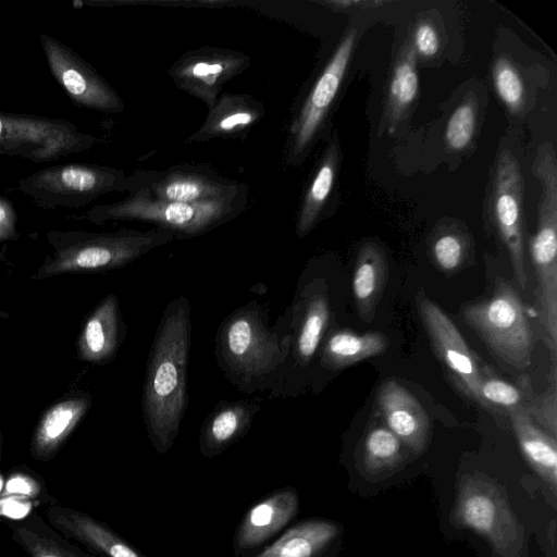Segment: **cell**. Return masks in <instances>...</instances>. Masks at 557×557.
Instances as JSON below:
<instances>
[{"label": "cell", "mask_w": 557, "mask_h": 557, "mask_svg": "<svg viewBox=\"0 0 557 557\" xmlns=\"http://www.w3.org/2000/svg\"><path fill=\"white\" fill-rule=\"evenodd\" d=\"M190 307L184 296L166 306L151 344L141 409L151 444L159 454L172 446L188 405L187 368Z\"/></svg>", "instance_id": "1"}, {"label": "cell", "mask_w": 557, "mask_h": 557, "mask_svg": "<svg viewBox=\"0 0 557 557\" xmlns=\"http://www.w3.org/2000/svg\"><path fill=\"white\" fill-rule=\"evenodd\" d=\"M290 350L287 327H270L267 310L251 301L221 323L215 356L228 380L243 393L277 391Z\"/></svg>", "instance_id": "2"}, {"label": "cell", "mask_w": 557, "mask_h": 557, "mask_svg": "<svg viewBox=\"0 0 557 557\" xmlns=\"http://www.w3.org/2000/svg\"><path fill=\"white\" fill-rule=\"evenodd\" d=\"M174 238L173 233L160 227L103 233L53 230L47 233L53 253L45 259L34 277L121 268Z\"/></svg>", "instance_id": "3"}, {"label": "cell", "mask_w": 557, "mask_h": 557, "mask_svg": "<svg viewBox=\"0 0 557 557\" xmlns=\"http://www.w3.org/2000/svg\"><path fill=\"white\" fill-rule=\"evenodd\" d=\"M117 201L92 207L86 219L96 225L110 221L147 222L170 231L175 238L203 235L240 215L247 207L249 193L235 198L183 203L159 200L145 189H135Z\"/></svg>", "instance_id": "4"}, {"label": "cell", "mask_w": 557, "mask_h": 557, "mask_svg": "<svg viewBox=\"0 0 557 557\" xmlns=\"http://www.w3.org/2000/svg\"><path fill=\"white\" fill-rule=\"evenodd\" d=\"M451 519L484 539L496 557H524V528L505 488L482 474L459 480Z\"/></svg>", "instance_id": "5"}, {"label": "cell", "mask_w": 557, "mask_h": 557, "mask_svg": "<svg viewBox=\"0 0 557 557\" xmlns=\"http://www.w3.org/2000/svg\"><path fill=\"white\" fill-rule=\"evenodd\" d=\"M461 314L498 360L517 371L530 366L533 331L523 302L508 281L498 280L488 298L466 305Z\"/></svg>", "instance_id": "6"}, {"label": "cell", "mask_w": 557, "mask_h": 557, "mask_svg": "<svg viewBox=\"0 0 557 557\" xmlns=\"http://www.w3.org/2000/svg\"><path fill=\"white\" fill-rule=\"evenodd\" d=\"M356 39V29L348 28L311 86L294 104L283 149L285 165H301L321 138L348 70Z\"/></svg>", "instance_id": "7"}, {"label": "cell", "mask_w": 557, "mask_h": 557, "mask_svg": "<svg viewBox=\"0 0 557 557\" xmlns=\"http://www.w3.org/2000/svg\"><path fill=\"white\" fill-rule=\"evenodd\" d=\"M17 189L41 209H78L103 195L127 193V174L110 165L71 162L32 173Z\"/></svg>", "instance_id": "8"}, {"label": "cell", "mask_w": 557, "mask_h": 557, "mask_svg": "<svg viewBox=\"0 0 557 557\" xmlns=\"http://www.w3.org/2000/svg\"><path fill=\"white\" fill-rule=\"evenodd\" d=\"M98 138L73 122L0 111V156L52 162L91 149Z\"/></svg>", "instance_id": "9"}, {"label": "cell", "mask_w": 557, "mask_h": 557, "mask_svg": "<svg viewBox=\"0 0 557 557\" xmlns=\"http://www.w3.org/2000/svg\"><path fill=\"white\" fill-rule=\"evenodd\" d=\"M135 189H145L159 200L183 203L220 201L249 193L246 184L199 164L135 171L127 175V193Z\"/></svg>", "instance_id": "10"}, {"label": "cell", "mask_w": 557, "mask_h": 557, "mask_svg": "<svg viewBox=\"0 0 557 557\" xmlns=\"http://www.w3.org/2000/svg\"><path fill=\"white\" fill-rule=\"evenodd\" d=\"M524 182L515 156L504 149L498 154L492 178L488 209L497 234L510 258L518 284L527 286L524 261Z\"/></svg>", "instance_id": "11"}, {"label": "cell", "mask_w": 557, "mask_h": 557, "mask_svg": "<svg viewBox=\"0 0 557 557\" xmlns=\"http://www.w3.org/2000/svg\"><path fill=\"white\" fill-rule=\"evenodd\" d=\"M39 44L51 75L76 107L102 114L124 111L116 90L71 47L46 33Z\"/></svg>", "instance_id": "12"}, {"label": "cell", "mask_w": 557, "mask_h": 557, "mask_svg": "<svg viewBox=\"0 0 557 557\" xmlns=\"http://www.w3.org/2000/svg\"><path fill=\"white\" fill-rule=\"evenodd\" d=\"M330 319L331 304L324 280L313 278L301 285L292 305L289 356L274 396H284L295 375L310 366Z\"/></svg>", "instance_id": "13"}, {"label": "cell", "mask_w": 557, "mask_h": 557, "mask_svg": "<svg viewBox=\"0 0 557 557\" xmlns=\"http://www.w3.org/2000/svg\"><path fill=\"white\" fill-rule=\"evenodd\" d=\"M250 63V58L242 51L206 46L181 55L169 69V75L177 88L210 109L224 85L245 72Z\"/></svg>", "instance_id": "14"}, {"label": "cell", "mask_w": 557, "mask_h": 557, "mask_svg": "<svg viewBox=\"0 0 557 557\" xmlns=\"http://www.w3.org/2000/svg\"><path fill=\"white\" fill-rule=\"evenodd\" d=\"M416 306L436 356L453 374L456 385L479 403L482 371L474 354L449 317L420 289Z\"/></svg>", "instance_id": "15"}, {"label": "cell", "mask_w": 557, "mask_h": 557, "mask_svg": "<svg viewBox=\"0 0 557 557\" xmlns=\"http://www.w3.org/2000/svg\"><path fill=\"white\" fill-rule=\"evenodd\" d=\"M376 403L383 423L403 445L413 454L423 453L430 437V421L413 394L396 381L387 380L377 389Z\"/></svg>", "instance_id": "16"}, {"label": "cell", "mask_w": 557, "mask_h": 557, "mask_svg": "<svg viewBox=\"0 0 557 557\" xmlns=\"http://www.w3.org/2000/svg\"><path fill=\"white\" fill-rule=\"evenodd\" d=\"M265 114L262 102L246 94H221L200 127L185 139L186 144L218 138H245Z\"/></svg>", "instance_id": "17"}, {"label": "cell", "mask_w": 557, "mask_h": 557, "mask_svg": "<svg viewBox=\"0 0 557 557\" xmlns=\"http://www.w3.org/2000/svg\"><path fill=\"white\" fill-rule=\"evenodd\" d=\"M341 159L339 140L336 132H332L300 199L296 216L299 238L307 236L324 216L335 188Z\"/></svg>", "instance_id": "18"}, {"label": "cell", "mask_w": 557, "mask_h": 557, "mask_svg": "<svg viewBox=\"0 0 557 557\" xmlns=\"http://www.w3.org/2000/svg\"><path fill=\"white\" fill-rule=\"evenodd\" d=\"M298 495L293 488L280 490L251 507L235 537L240 552L258 547L281 531L297 513Z\"/></svg>", "instance_id": "19"}, {"label": "cell", "mask_w": 557, "mask_h": 557, "mask_svg": "<svg viewBox=\"0 0 557 557\" xmlns=\"http://www.w3.org/2000/svg\"><path fill=\"white\" fill-rule=\"evenodd\" d=\"M416 53L411 33L405 38L393 64L384 103L380 134H394L397 126L410 113L419 91Z\"/></svg>", "instance_id": "20"}, {"label": "cell", "mask_w": 557, "mask_h": 557, "mask_svg": "<svg viewBox=\"0 0 557 557\" xmlns=\"http://www.w3.org/2000/svg\"><path fill=\"white\" fill-rule=\"evenodd\" d=\"M261 398L221 401L202 424V455L212 457L220 454L245 435L261 408Z\"/></svg>", "instance_id": "21"}, {"label": "cell", "mask_w": 557, "mask_h": 557, "mask_svg": "<svg viewBox=\"0 0 557 557\" xmlns=\"http://www.w3.org/2000/svg\"><path fill=\"white\" fill-rule=\"evenodd\" d=\"M123 324L115 295L109 294L85 321L77 341L84 361L101 363L111 359L121 342Z\"/></svg>", "instance_id": "22"}, {"label": "cell", "mask_w": 557, "mask_h": 557, "mask_svg": "<svg viewBox=\"0 0 557 557\" xmlns=\"http://www.w3.org/2000/svg\"><path fill=\"white\" fill-rule=\"evenodd\" d=\"M507 413L523 457L555 496L557 487L556 438L537 426L523 406L512 408Z\"/></svg>", "instance_id": "23"}, {"label": "cell", "mask_w": 557, "mask_h": 557, "mask_svg": "<svg viewBox=\"0 0 557 557\" xmlns=\"http://www.w3.org/2000/svg\"><path fill=\"white\" fill-rule=\"evenodd\" d=\"M388 273L384 249L375 242L361 245L354 269L352 295L357 312L363 322H371L383 295Z\"/></svg>", "instance_id": "24"}, {"label": "cell", "mask_w": 557, "mask_h": 557, "mask_svg": "<svg viewBox=\"0 0 557 557\" xmlns=\"http://www.w3.org/2000/svg\"><path fill=\"white\" fill-rule=\"evenodd\" d=\"M389 341L384 333L335 330L323 341L319 363L326 370H342L385 352Z\"/></svg>", "instance_id": "25"}, {"label": "cell", "mask_w": 557, "mask_h": 557, "mask_svg": "<svg viewBox=\"0 0 557 557\" xmlns=\"http://www.w3.org/2000/svg\"><path fill=\"white\" fill-rule=\"evenodd\" d=\"M338 534L334 521L308 519L288 529L255 557H319Z\"/></svg>", "instance_id": "26"}, {"label": "cell", "mask_w": 557, "mask_h": 557, "mask_svg": "<svg viewBox=\"0 0 557 557\" xmlns=\"http://www.w3.org/2000/svg\"><path fill=\"white\" fill-rule=\"evenodd\" d=\"M90 399L76 396L51 406L41 417L33 438L36 456L47 457L70 435L87 412Z\"/></svg>", "instance_id": "27"}, {"label": "cell", "mask_w": 557, "mask_h": 557, "mask_svg": "<svg viewBox=\"0 0 557 557\" xmlns=\"http://www.w3.org/2000/svg\"><path fill=\"white\" fill-rule=\"evenodd\" d=\"M54 523L109 557H145L98 521L77 512L53 515Z\"/></svg>", "instance_id": "28"}, {"label": "cell", "mask_w": 557, "mask_h": 557, "mask_svg": "<svg viewBox=\"0 0 557 557\" xmlns=\"http://www.w3.org/2000/svg\"><path fill=\"white\" fill-rule=\"evenodd\" d=\"M404 447L384 423L372 424L360 443L361 466L372 474L391 471L403 461Z\"/></svg>", "instance_id": "29"}, {"label": "cell", "mask_w": 557, "mask_h": 557, "mask_svg": "<svg viewBox=\"0 0 557 557\" xmlns=\"http://www.w3.org/2000/svg\"><path fill=\"white\" fill-rule=\"evenodd\" d=\"M430 252L434 264L443 273H455L469 257V236L459 227L442 226L431 237Z\"/></svg>", "instance_id": "30"}, {"label": "cell", "mask_w": 557, "mask_h": 557, "mask_svg": "<svg viewBox=\"0 0 557 557\" xmlns=\"http://www.w3.org/2000/svg\"><path fill=\"white\" fill-rule=\"evenodd\" d=\"M493 83L498 98L512 114L522 110L525 91L522 78L506 57H498L492 70Z\"/></svg>", "instance_id": "31"}, {"label": "cell", "mask_w": 557, "mask_h": 557, "mask_svg": "<svg viewBox=\"0 0 557 557\" xmlns=\"http://www.w3.org/2000/svg\"><path fill=\"white\" fill-rule=\"evenodd\" d=\"M481 371L479 404L487 408H503L507 411L516 407L525 406L530 398H525L521 389L496 376L486 367H481Z\"/></svg>", "instance_id": "32"}, {"label": "cell", "mask_w": 557, "mask_h": 557, "mask_svg": "<svg viewBox=\"0 0 557 557\" xmlns=\"http://www.w3.org/2000/svg\"><path fill=\"white\" fill-rule=\"evenodd\" d=\"M476 127V106L473 98L463 100L450 114L445 128V143L454 151L467 149Z\"/></svg>", "instance_id": "33"}, {"label": "cell", "mask_w": 557, "mask_h": 557, "mask_svg": "<svg viewBox=\"0 0 557 557\" xmlns=\"http://www.w3.org/2000/svg\"><path fill=\"white\" fill-rule=\"evenodd\" d=\"M557 387L556 370L552 371L549 387L541 395L531 397L524 408L533 422L556 438L557 434Z\"/></svg>", "instance_id": "34"}, {"label": "cell", "mask_w": 557, "mask_h": 557, "mask_svg": "<svg viewBox=\"0 0 557 557\" xmlns=\"http://www.w3.org/2000/svg\"><path fill=\"white\" fill-rule=\"evenodd\" d=\"M411 38L417 55L423 59L433 58L440 50V35L430 21L421 20L411 32Z\"/></svg>", "instance_id": "35"}, {"label": "cell", "mask_w": 557, "mask_h": 557, "mask_svg": "<svg viewBox=\"0 0 557 557\" xmlns=\"http://www.w3.org/2000/svg\"><path fill=\"white\" fill-rule=\"evenodd\" d=\"M17 534L33 557H75L29 530L18 529Z\"/></svg>", "instance_id": "36"}, {"label": "cell", "mask_w": 557, "mask_h": 557, "mask_svg": "<svg viewBox=\"0 0 557 557\" xmlns=\"http://www.w3.org/2000/svg\"><path fill=\"white\" fill-rule=\"evenodd\" d=\"M18 237L17 212L12 201L0 193V244Z\"/></svg>", "instance_id": "37"}, {"label": "cell", "mask_w": 557, "mask_h": 557, "mask_svg": "<svg viewBox=\"0 0 557 557\" xmlns=\"http://www.w3.org/2000/svg\"><path fill=\"white\" fill-rule=\"evenodd\" d=\"M39 491L35 480L24 474H15L5 484V495L34 497Z\"/></svg>", "instance_id": "38"}, {"label": "cell", "mask_w": 557, "mask_h": 557, "mask_svg": "<svg viewBox=\"0 0 557 557\" xmlns=\"http://www.w3.org/2000/svg\"><path fill=\"white\" fill-rule=\"evenodd\" d=\"M32 508V504L23 496L5 495L0 499V515L20 519L25 517Z\"/></svg>", "instance_id": "39"}, {"label": "cell", "mask_w": 557, "mask_h": 557, "mask_svg": "<svg viewBox=\"0 0 557 557\" xmlns=\"http://www.w3.org/2000/svg\"><path fill=\"white\" fill-rule=\"evenodd\" d=\"M321 4H324L334 10H345V9H354L359 7H377L383 5L385 1H321Z\"/></svg>", "instance_id": "40"}, {"label": "cell", "mask_w": 557, "mask_h": 557, "mask_svg": "<svg viewBox=\"0 0 557 557\" xmlns=\"http://www.w3.org/2000/svg\"><path fill=\"white\" fill-rule=\"evenodd\" d=\"M2 488H3V479H2V476L0 475V493H1Z\"/></svg>", "instance_id": "41"}]
</instances>
